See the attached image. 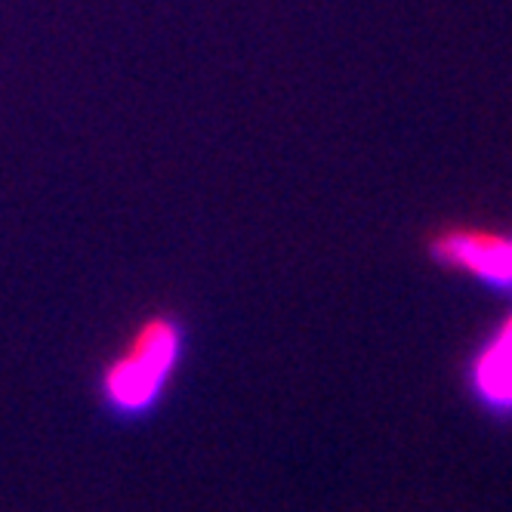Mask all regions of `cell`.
Returning a JSON list of instances; mask_svg holds the SVG:
<instances>
[{"mask_svg": "<svg viewBox=\"0 0 512 512\" xmlns=\"http://www.w3.org/2000/svg\"><path fill=\"white\" fill-rule=\"evenodd\" d=\"M186 355V327L176 315L142 318L124 346L102 364L99 401L115 417H145L164 398Z\"/></svg>", "mask_w": 512, "mask_h": 512, "instance_id": "cell-1", "label": "cell"}, {"mask_svg": "<svg viewBox=\"0 0 512 512\" xmlns=\"http://www.w3.org/2000/svg\"><path fill=\"white\" fill-rule=\"evenodd\" d=\"M429 256L448 272L512 294V232L485 226H445L429 235Z\"/></svg>", "mask_w": 512, "mask_h": 512, "instance_id": "cell-2", "label": "cell"}, {"mask_svg": "<svg viewBox=\"0 0 512 512\" xmlns=\"http://www.w3.org/2000/svg\"><path fill=\"white\" fill-rule=\"evenodd\" d=\"M466 383L485 411L494 417H512V312L475 349Z\"/></svg>", "mask_w": 512, "mask_h": 512, "instance_id": "cell-3", "label": "cell"}]
</instances>
